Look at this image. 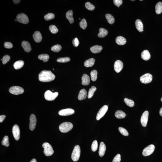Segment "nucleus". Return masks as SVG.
Returning <instances> with one entry per match:
<instances>
[{
	"label": "nucleus",
	"instance_id": "4be33fe9",
	"mask_svg": "<svg viewBox=\"0 0 162 162\" xmlns=\"http://www.w3.org/2000/svg\"><path fill=\"white\" fill-rule=\"evenodd\" d=\"M103 49V47L101 46L96 45L91 47L90 50L92 53H100Z\"/></svg>",
	"mask_w": 162,
	"mask_h": 162
},
{
	"label": "nucleus",
	"instance_id": "1a4fd4ad",
	"mask_svg": "<svg viewBox=\"0 0 162 162\" xmlns=\"http://www.w3.org/2000/svg\"><path fill=\"white\" fill-rule=\"evenodd\" d=\"M17 20L19 22L24 24H26L29 22V19L27 16L24 13L18 14L17 16Z\"/></svg>",
	"mask_w": 162,
	"mask_h": 162
},
{
	"label": "nucleus",
	"instance_id": "c03bdc74",
	"mask_svg": "<svg viewBox=\"0 0 162 162\" xmlns=\"http://www.w3.org/2000/svg\"><path fill=\"white\" fill-rule=\"evenodd\" d=\"M98 148V143L97 141L95 140L92 143L91 146V149L93 152L96 151L97 150Z\"/></svg>",
	"mask_w": 162,
	"mask_h": 162
},
{
	"label": "nucleus",
	"instance_id": "c9c22d12",
	"mask_svg": "<svg viewBox=\"0 0 162 162\" xmlns=\"http://www.w3.org/2000/svg\"><path fill=\"white\" fill-rule=\"evenodd\" d=\"M62 47L59 44H56V45L53 46L51 48L52 51L55 52H59L61 50Z\"/></svg>",
	"mask_w": 162,
	"mask_h": 162
},
{
	"label": "nucleus",
	"instance_id": "cd10ccee",
	"mask_svg": "<svg viewBox=\"0 0 162 162\" xmlns=\"http://www.w3.org/2000/svg\"><path fill=\"white\" fill-rule=\"evenodd\" d=\"M24 65V62L22 60H19L16 61L14 64V69L18 70L21 69L23 67Z\"/></svg>",
	"mask_w": 162,
	"mask_h": 162
},
{
	"label": "nucleus",
	"instance_id": "393cba45",
	"mask_svg": "<svg viewBox=\"0 0 162 162\" xmlns=\"http://www.w3.org/2000/svg\"><path fill=\"white\" fill-rule=\"evenodd\" d=\"M136 29L139 32H142L143 31V25L140 20L138 19L136 22Z\"/></svg>",
	"mask_w": 162,
	"mask_h": 162
},
{
	"label": "nucleus",
	"instance_id": "4c0bfd02",
	"mask_svg": "<svg viewBox=\"0 0 162 162\" xmlns=\"http://www.w3.org/2000/svg\"><path fill=\"white\" fill-rule=\"evenodd\" d=\"M70 60V58L67 57L59 58L57 59V61L60 63H66L69 62Z\"/></svg>",
	"mask_w": 162,
	"mask_h": 162
},
{
	"label": "nucleus",
	"instance_id": "9d476101",
	"mask_svg": "<svg viewBox=\"0 0 162 162\" xmlns=\"http://www.w3.org/2000/svg\"><path fill=\"white\" fill-rule=\"evenodd\" d=\"M108 107L107 105H105L101 108L96 116V119L97 120H99L103 117L107 111Z\"/></svg>",
	"mask_w": 162,
	"mask_h": 162
},
{
	"label": "nucleus",
	"instance_id": "473e14b6",
	"mask_svg": "<svg viewBox=\"0 0 162 162\" xmlns=\"http://www.w3.org/2000/svg\"><path fill=\"white\" fill-rule=\"evenodd\" d=\"M98 72L96 70H93L90 73L91 78L92 81H96L97 78Z\"/></svg>",
	"mask_w": 162,
	"mask_h": 162
},
{
	"label": "nucleus",
	"instance_id": "2eb2a0df",
	"mask_svg": "<svg viewBox=\"0 0 162 162\" xmlns=\"http://www.w3.org/2000/svg\"><path fill=\"white\" fill-rule=\"evenodd\" d=\"M123 66V63L121 61L117 60L114 64V69L116 72L118 73L122 70Z\"/></svg>",
	"mask_w": 162,
	"mask_h": 162
},
{
	"label": "nucleus",
	"instance_id": "c756f323",
	"mask_svg": "<svg viewBox=\"0 0 162 162\" xmlns=\"http://www.w3.org/2000/svg\"><path fill=\"white\" fill-rule=\"evenodd\" d=\"M156 12L157 14H160L162 12V2H159L155 6Z\"/></svg>",
	"mask_w": 162,
	"mask_h": 162
},
{
	"label": "nucleus",
	"instance_id": "dca6fc26",
	"mask_svg": "<svg viewBox=\"0 0 162 162\" xmlns=\"http://www.w3.org/2000/svg\"><path fill=\"white\" fill-rule=\"evenodd\" d=\"M33 37L35 42L39 43L42 40V36L39 31H36L34 32L33 35Z\"/></svg>",
	"mask_w": 162,
	"mask_h": 162
},
{
	"label": "nucleus",
	"instance_id": "37998d69",
	"mask_svg": "<svg viewBox=\"0 0 162 162\" xmlns=\"http://www.w3.org/2000/svg\"><path fill=\"white\" fill-rule=\"evenodd\" d=\"M86 8L89 10L93 11L95 9L94 6L92 5L90 2H87L85 4Z\"/></svg>",
	"mask_w": 162,
	"mask_h": 162
},
{
	"label": "nucleus",
	"instance_id": "6e6552de",
	"mask_svg": "<svg viewBox=\"0 0 162 162\" xmlns=\"http://www.w3.org/2000/svg\"><path fill=\"white\" fill-rule=\"evenodd\" d=\"M155 149V147L154 145H151L148 146L144 149L143 151V155L145 157L151 155L154 152Z\"/></svg>",
	"mask_w": 162,
	"mask_h": 162
},
{
	"label": "nucleus",
	"instance_id": "7ed1b4c3",
	"mask_svg": "<svg viewBox=\"0 0 162 162\" xmlns=\"http://www.w3.org/2000/svg\"><path fill=\"white\" fill-rule=\"evenodd\" d=\"M42 146L44 148V153L46 156L49 157L52 155L54 153L52 147L48 143H44L43 144Z\"/></svg>",
	"mask_w": 162,
	"mask_h": 162
},
{
	"label": "nucleus",
	"instance_id": "72a5a7b5",
	"mask_svg": "<svg viewBox=\"0 0 162 162\" xmlns=\"http://www.w3.org/2000/svg\"><path fill=\"white\" fill-rule=\"evenodd\" d=\"M96 89V88L94 86H92L91 88L89 89L87 96L88 99H90L92 98Z\"/></svg>",
	"mask_w": 162,
	"mask_h": 162
},
{
	"label": "nucleus",
	"instance_id": "a211bd4d",
	"mask_svg": "<svg viewBox=\"0 0 162 162\" xmlns=\"http://www.w3.org/2000/svg\"><path fill=\"white\" fill-rule=\"evenodd\" d=\"M106 150V145L103 142L101 143L99 152V156L103 157L104 155Z\"/></svg>",
	"mask_w": 162,
	"mask_h": 162
},
{
	"label": "nucleus",
	"instance_id": "0eeeda50",
	"mask_svg": "<svg viewBox=\"0 0 162 162\" xmlns=\"http://www.w3.org/2000/svg\"><path fill=\"white\" fill-rule=\"evenodd\" d=\"M153 76L151 74L147 73L142 75L140 78L141 82L144 84H147L151 83L152 81Z\"/></svg>",
	"mask_w": 162,
	"mask_h": 162
},
{
	"label": "nucleus",
	"instance_id": "20e7f679",
	"mask_svg": "<svg viewBox=\"0 0 162 162\" xmlns=\"http://www.w3.org/2000/svg\"><path fill=\"white\" fill-rule=\"evenodd\" d=\"M81 149L79 146H75L73 151L72 154V159L73 161L77 162L79 160L81 155Z\"/></svg>",
	"mask_w": 162,
	"mask_h": 162
},
{
	"label": "nucleus",
	"instance_id": "603ef678",
	"mask_svg": "<svg viewBox=\"0 0 162 162\" xmlns=\"http://www.w3.org/2000/svg\"><path fill=\"white\" fill-rule=\"evenodd\" d=\"M13 2L15 4H17L19 3L20 2V0H13Z\"/></svg>",
	"mask_w": 162,
	"mask_h": 162
},
{
	"label": "nucleus",
	"instance_id": "a18cd8bd",
	"mask_svg": "<svg viewBox=\"0 0 162 162\" xmlns=\"http://www.w3.org/2000/svg\"><path fill=\"white\" fill-rule=\"evenodd\" d=\"M10 57L8 55H6L2 58V62L3 64H5L7 62L9 61L10 59Z\"/></svg>",
	"mask_w": 162,
	"mask_h": 162
},
{
	"label": "nucleus",
	"instance_id": "e433bc0d",
	"mask_svg": "<svg viewBox=\"0 0 162 162\" xmlns=\"http://www.w3.org/2000/svg\"><path fill=\"white\" fill-rule=\"evenodd\" d=\"M2 145L6 147H8L9 146V139L8 136H5L4 137L2 141Z\"/></svg>",
	"mask_w": 162,
	"mask_h": 162
},
{
	"label": "nucleus",
	"instance_id": "412c9836",
	"mask_svg": "<svg viewBox=\"0 0 162 162\" xmlns=\"http://www.w3.org/2000/svg\"><path fill=\"white\" fill-rule=\"evenodd\" d=\"M141 57L144 60L147 61L149 60L151 57V54L147 50H144L141 54Z\"/></svg>",
	"mask_w": 162,
	"mask_h": 162
},
{
	"label": "nucleus",
	"instance_id": "864d4df0",
	"mask_svg": "<svg viewBox=\"0 0 162 162\" xmlns=\"http://www.w3.org/2000/svg\"><path fill=\"white\" fill-rule=\"evenodd\" d=\"M160 115L162 116V107L161 108L160 111Z\"/></svg>",
	"mask_w": 162,
	"mask_h": 162
},
{
	"label": "nucleus",
	"instance_id": "f704fd0d",
	"mask_svg": "<svg viewBox=\"0 0 162 162\" xmlns=\"http://www.w3.org/2000/svg\"><path fill=\"white\" fill-rule=\"evenodd\" d=\"M124 101L127 106L130 107H133L134 106L135 103L134 102L133 100H131L130 99L125 98L124 99Z\"/></svg>",
	"mask_w": 162,
	"mask_h": 162
},
{
	"label": "nucleus",
	"instance_id": "6e6d98bb",
	"mask_svg": "<svg viewBox=\"0 0 162 162\" xmlns=\"http://www.w3.org/2000/svg\"><path fill=\"white\" fill-rule=\"evenodd\" d=\"M15 21H17V19H15Z\"/></svg>",
	"mask_w": 162,
	"mask_h": 162
},
{
	"label": "nucleus",
	"instance_id": "8fccbe9b",
	"mask_svg": "<svg viewBox=\"0 0 162 162\" xmlns=\"http://www.w3.org/2000/svg\"><path fill=\"white\" fill-rule=\"evenodd\" d=\"M4 47L7 49L12 48L13 45L10 42H5L4 44Z\"/></svg>",
	"mask_w": 162,
	"mask_h": 162
},
{
	"label": "nucleus",
	"instance_id": "f8f14e48",
	"mask_svg": "<svg viewBox=\"0 0 162 162\" xmlns=\"http://www.w3.org/2000/svg\"><path fill=\"white\" fill-rule=\"evenodd\" d=\"M12 133L14 139L18 141L20 137V130L19 126L17 125H15L12 128Z\"/></svg>",
	"mask_w": 162,
	"mask_h": 162
},
{
	"label": "nucleus",
	"instance_id": "f3484780",
	"mask_svg": "<svg viewBox=\"0 0 162 162\" xmlns=\"http://www.w3.org/2000/svg\"><path fill=\"white\" fill-rule=\"evenodd\" d=\"M21 45L25 52L29 53L31 51L32 48L31 47L30 44L28 41H22Z\"/></svg>",
	"mask_w": 162,
	"mask_h": 162
},
{
	"label": "nucleus",
	"instance_id": "4468645a",
	"mask_svg": "<svg viewBox=\"0 0 162 162\" xmlns=\"http://www.w3.org/2000/svg\"><path fill=\"white\" fill-rule=\"evenodd\" d=\"M75 113V111L71 108H67L61 110L59 111V115L62 116H67L72 115Z\"/></svg>",
	"mask_w": 162,
	"mask_h": 162
},
{
	"label": "nucleus",
	"instance_id": "3c124183",
	"mask_svg": "<svg viewBox=\"0 0 162 162\" xmlns=\"http://www.w3.org/2000/svg\"><path fill=\"white\" fill-rule=\"evenodd\" d=\"M6 117L5 115H1L0 116V122L2 123L3 121L5 120Z\"/></svg>",
	"mask_w": 162,
	"mask_h": 162
},
{
	"label": "nucleus",
	"instance_id": "09e8293b",
	"mask_svg": "<svg viewBox=\"0 0 162 162\" xmlns=\"http://www.w3.org/2000/svg\"><path fill=\"white\" fill-rule=\"evenodd\" d=\"M72 43L74 47H77L78 46L79 44V41L78 38H76L73 40Z\"/></svg>",
	"mask_w": 162,
	"mask_h": 162
},
{
	"label": "nucleus",
	"instance_id": "f03ea898",
	"mask_svg": "<svg viewBox=\"0 0 162 162\" xmlns=\"http://www.w3.org/2000/svg\"><path fill=\"white\" fill-rule=\"evenodd\" d=\"M73 128V125L69 122H65L61 124L59 126V130L62 133H67L70 131Z\"/></svg>",
	"mask_w": 162,
	"mask_h": 162
},
{
	"label": "nucleus",
	"instance_id": "6ab92c4d",
	"mask_svg": "<svg viewBox=\"0 0 162 162\" xmlns=\"http://www.w3.org/2000/svg\"><path fill=\"white\" fill-rule=\"evenodd\" d=\"M90 82V78L87 74H84L82 77V84L83 85H88Z\"/></svg>",
	"mask_w": 162,
	"mask_h": 162
},
{
	"label": "nucleus",
	"instance_id": "a19ab883",
	"mask_svg": "<svg viewBox=\"0 0 162 162\" xmlns=\"http://www.w3.org/2000/svg\"><path fill=\"white\" fill-rule=\"evenodd\" d=\"M119 130L120 133L123 136H129V134L127 131L124 128L120 127L119 128Z\"/></svg>",
	"mask_w": 162,
	"mask_h": 162
},
{
	"label": "nucleus",
	"instance_id": "ddd939ff",
	"mask_svg": "<svg viewBox=\"0 0 162 162\" xmlns=\"http://www.w3.org/2000/svg\"><path fill=\"white\" fill-rule=\"evenodd\" d=\"M149 112L148 111H145L141 117V122L143 126L146 127L148 121Z\"/></svg>",
	"mask_w": 162,
	"mask_h": 162
},
{
	"label": "nucleus",
	"instance_id": "9b49d317",
	"mask_svg": "<svg viewBox=\"0 0 162 162\" xmlns=\"http://www.w3.org/2000/svg\"><path fill=\"white\" fill-rule=\"evenodd\" d=\"M29 129L33 131L35 128L37 120L36 116L34 114H32L30 117Z\"/></svg>",
	"mask_w": 162,
	"mask_h": 162
},
{
	"label": "nucleus",
	"instance_id": "ea45409f",
	"mask_svg": "<svg viewBox=\"0 0 162 162\" xmlns=\"http://www.w3.org/2000/svg\"><path fill=\"white\" fill-rule=\"evenodd\" d=\"M80 26L81 28L85 29L87 26V23L85 19H83L80 23Z\"/></svg>",
	"mask_w": 162,
	"mask_h": 162
},
{
	"label": "nucleus",
	"instance_id": "49530a36",
	"mask_svg": "<svg viewBox=\"0 0 162 162\" xmlns=\"http://www.w3.org/2000/svg\"><path fill=\"white\" fill-rule=\"evenodd\" d=\"M121 161V155L120 154H117L113 160V162H120Z\"/></svg>",
	"mask_w": 162,
	"mask_h": 162
},
{
	"label": "nucleus",
	"instance_id": "c85d7f7f",
	"mask_svg": "<svg viewBox=\"0 0 162 162\" xmlns=\"http://www.w3.org/2000/svg\"><path fill=\"white\" fill-rule=\"evenodd\" d=\"M115 116L119 119L124 118L126 117V114L125 113L122 111H117L115 113Z\"/></svg>",
	"mask_w": 162,
	"mask_h": 162
},
{
	"label": "nucleus",
	"instance_id": "b1692460",
	"mask_svg": "<svg viewBox=\"0 0 162 162\" xmlns=\"http://www.w3.org/2000/svg\"><path fill=\"white\" fill-rule=\"evenodd\" d=\"M73 12L72 10H69L66 12V17L69 20V23H72L74 22V19L73 17Z\"/></svg>",
	"mask_w": 162,
	"mask_h": 162
},
{
	"label": "nucleus",
	"instance_id": "39448f33",
	"mask_svg": "<svg viewBox=\"0 0 162 162\" xmlns=\"http://www.w3.org/2000/svg\"><path fill=\"white\" fill-rule=\"evenodd\" d=\"M58 95L57 92L53 93L50 90H47L45 92L44 97L46 100L49 101H53L55 100Z\"/></svg>",
	"mask_w": 162,
	"mask_h": 162
},
{
	"label": "nucleus",
	"instance_id": "79ce46f5",
	"mask_svg": "<svg viewBox=\"0 0 162 162\" xmlns=\"http://www.w3.org/2000/svg\"><path fill=\"white\" fill-rule=\"evenodd\" d=\"M49 29L52 33L56 34L58 31V29L54 25H51L49 27Z\"/></svg>",
	"mask_w": 162,
	"mask_h": 162
},
{
	"label": "nucleus",
	"instance_id": "de8ad7c7",
	"mask_svg": "<svg viewBox=\"0 0 162 162\" xmlns=\"http://www.w3.org/2000/svg\"><path fill=\"white\" fill-rule=\"evenodd\" d=\"M113 2L114 5L119 7L123 3V1L122 0H114Z\"/></svg>",
	"mask_w": 162,
	"mask_h": 162
},
{
	"label": "nucleus",
	"instance_id": "bb28decb",
	"mask_svg": "<svg viewBox=\"0 0 162 162\" xmlns=\"http://www.w3.org/2000/svg\"><path fill=\"white\" fill-rule=\"evenodd\" d=\"M95 62V59L94 58H91L88 59L84 62V66L87 67H91L94 65Z\"/></svg>",
	"mask_w": 162,
	"mask_h": 162
},
{
	"label": "nucleus",
	"instance_id": "5fc2aeb1",
	"mask_svg": "<svg viewBox=\"0 0 162 162\" xmlns=\"http://www.w3.org/2000/svg\"><path fill=\"white\" fill-rule=\"evenodd\" d=\"M30 162H37V161L35 159H33L31 160V161Z\"/></svg>",
	"mask_w": 162,
	"mask_h": 162
},
{
	"label": "nucleus",
	"instance_id": "4d7b16f0",
	"mask_svg": "<svg viewBox=\"0 0 162 162\" xmlns=\"http://www.w3.org/2000/svg\"><path fill=\"white\" fill-rule=\"evenodd\" d=\"M161 101L162 102V97L161 99Z\"/></svg>",
	"mask_w": 162,
	"mask_h": 162
},
{
	"label": "nucleus",
	"instance_id": "58836bf2",
	"mask_svg": "<svg viewBox=\"0 0 162 162\" xmlns=\"http://www.w3.org/2000/svg\"><path fill=\"white\" fill-rule=\"evenodd\" d=\"M55 17V15L54 14L52 13H49L46 14L44 16V19L46 20H49L52 19H54Z\"/></svg>",
	"mask_w": 162,
	"mask_h": 162
},
{
	"label": "nucleus",
	"instance_id": "2f4dec72",
	"mask_svg": "<svg viewBox=\"0 0 162 162\" xmlns=\"http://www.w3.org/2000/svg\"><path fill=\"white\" fill-rule=\"evenodd\" d=\"M105 17L107 20L108 23L111 24H113L115 22V19L112 15L110 14H106L105 15Z\"/></svg>",
	"mask_w": 162,
	"mask_h": 162
},
{
	"label": "nucleus",
	"instance_id": "aec40b11",
	"mask_svg": "<svg viewBox=\"0 0 162 162\" xmlns=\"http://www.w3.org/2000/svg\"><path fill=\"white\" fill-rule=\"evenodd\" d=\"M87 97V91L85 89H82L80 91L78 97V99L79 100H82L85 99Z\"/></svg>",
	"mask_w": 162,
	"mask_h": 162
},
{
	"label": "nucleus",
	"instance_id": "a878e982",
	"mask_svg": "<svg viewBox=\"0 0 162 162\" xmlns=\"http://www.w3.org/2000/svg\"><path fill=\"white\" fill-rule=\"evenodd\" d=\"M108 32L106 29L103 28H101L99 29V33L98 34V36L99 38H104L108 35Z\"/></svg>",
	"mask_w": 162,
	"mask_h": 162
},
{
	"label": "nucleus",
	"instance_id": "423d86ee",
	"mask_svg": "<svg viewBox=\"0 0 162 162\" xmlns=\"http://www.w3.org/2000/svg\"><path fill=\"white\" fill-rule=\"evenodd\" d=\"M10 93L14 95L22 94L24 92V90L22 87L19 86H13L10 88L9 90Z\"/></svg>",
	"mask_w": 162,
	"mask_h": 162
},
{
	"label": "nucleus",
	"instance_id": "f257e3e1",
	"mask_svg": "<svg viewBox=\"0 0 162 162\" xmlns=\"http://www.w3.org/2000/svg\"><path fill=\"white\" fill-rule=\"evenodd\" d=\"M38 78L39 81L42 82H49L54 80L55 76L51 71L43 70L40 73Z\"/></svg>",
	"mask_w": 162,
	"mask_h": 162
},
{
	"label": "nucleus",
	"instance_id": "13d9d810",
	"mask_svg": "<svg viewBox=\"0 0 162 162\" xmlns=\"http://www.w3.org/2000/svg\"><path fill=\"white\" fill-rule=\"evenodd\" d=\"M140 1H142L143 0H140Z\"/></svg>",
	"mask_w": 162,
	"mask_h": 162
},
{
	"label": "nucleus",
	"instance_id": "7c9ffc66",
	"mask_svg": "<svg viewBox=\"0 0 162 162\" xmlns=\"http://www.w3.org/2000/svg\"><path fill=\"white\" fill-rule=\"evenodd\" d=\"M38 58L40 60L43 61L44 62H46L48 61L49 59V56L46 54H43L39 55L38 56Z\"/></svg>",
	"mask_w": 162,
	"mask_h": 162
},
{
	"label": "nucleus",
	"instance_id": "5701e85b",
	"mask_svg": "<svg viewBox=\"0 0 162 162\" xmlns=\"http://www.w3.org/2000/svg\"><path fill=\"white\" fill-rule=\"evenodd\" d=\"M116 41L118 45H124L126 42V38L121 36L117 37L116 38Z\"/></svg>",
	"mask_w": 162,
	"mask_h": 162
}]
</instances>
